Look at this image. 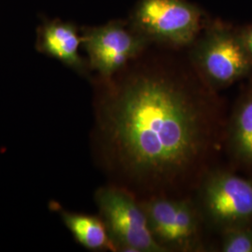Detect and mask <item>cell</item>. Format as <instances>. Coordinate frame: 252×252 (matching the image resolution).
Returning <instances> with one entry per match:
<instances>
[{
  "label": "cell",
  "mask_w": 252,
  "mask_h": 252,
  "mask_svg": "<svg viewBox=\"0 0 252 252\" xmlns=\"http://www.w3.org/2000/svg\"><path fill=\"white\" fill-rule=\"evenodd\" d=\"M239 33L244 46L252 59V25L245 27L242 30H239Z\"/></svg>",
  "instance_id": "obj_12"
},
{
  "label": "cell",
  "mask_w": 252,
  "mask_h": 252,
  "mask_svg": "<svg viewBox=\"0 0 252 252\" xmlns=\"http://www.w3.org/2000/svg\"><path fill=\"white\" fill-rule=\"evenodd\" d=\"M128 65L102 81L97 103V136L113 184L138 199L191 196L223 150L225 106L193 68Z\"/></svg>",
  "instance_id": "obj_1"
},
{
  "label": "cell",
  "mask_w": 252,
  "mask_h": 252,
  "mask_svg": "<svg viewBox=\"0 0 252 252\" xmlns=\"http://www.w3.org/2000/svg\"><path fill=\"white\" fill-rule=\"evenodd\" d=\"M81 42L77 27L59 19L46 21L37 30L36 48L40 53L57 59L78 72L84 73L86 63L80 54Z\"/></svg>",
  "instance_id": "obj_9"
},
{
  "label": "cell",
  "mask_w": 252,
  "mask_h": 252,
  "mask_svg": "<svg viewBox=\"0 0 252 252\" xmlns=\"http://www.w3.org/2000/svg\"><path fill=\"white\" fill-rule=\"evenodd\" d=\"M220 236V252H252V226L229 229Z\"/></svg>",
  "instance_id": "obj_11"
},
{
  "label": "cell",
  "mask_w": 252,
  "mask_h": 252,
  "mask_svg": "<svg viewBox=\"0 0 252 252\" xmlns=\"http://www.w3.org/2000/svg\"><path fill=\"white\" fill-rule=\"evenodd\" d=\"M191 197L210 231L220 234L236 227L252 226V180L231 168H211Z\"/></svg>",
  "instance_id": "obj_2"
},
{
  "label": "cell",
  "mask_w": 252,
  "mask_h": 252,
  "mask_svg": "<svg viewBox=\"0 0 252 252\" xmlns=\"http://www.w3.org/2000/svg\"><path fill=\"white\" fill-rule=\"evenodd\" d=\"M81 45L86 51L91 68L102 81H109L139 58L151 42L122 21H112L82 31Z\"/></svg>",
  "instance_id": "obj_7"
},
{
  "label": "cell",
  "mask_w": 252,
  "mask_h": 252,
  "mask_svg": "<svg viewBox=\"0 0 252 252\" xmlns=\"http://www.w3.org/2000/svg\"><path fill=\"white\" fill-rule=\"evenodd\" d=\"M189 61L199 77L217 92L252 74V59L239 30L222 23L211 25L196 38Z\"/></svg>",
  "instance_id": "obj_3"
},
{
  "label": "cell",
  "mask_w": 252,
  "mask_h": 252,
  "mask_svg": "<svg viewBox=\"0 0 252 252\" xmlns=\"http://www.w3.org/2000/svg\"><path fill=\"white\" fill-rule=\"evenodd\" d=\"M64 225L75 240L82 247L94 252H115L107 227L100 217L69 212L60 209Z\"/></svg>",
  "instance_id": "obj_10"
},
{
  "label": "cell",
  "mask_w": 252,
  "mask_h": 252,
  "mask_svg": "<svg viewBox=\"0 0 252 252\" xmlns=\"http://www.w3.org/2000/svg\"><path fill=\"white\" fill-rule=\"evenodd\" d=\"M94 198L115 252H163L134 193L112 183L97 189Z\"/></svg>",
  "instance_id": "obj_5"
},
{
  "label": "cell",
  "mask_w": 252,
  "mask_h": 252,
  "mask_svg": "<svg viewBox=\"0 0 252 252\" xmlns=\"http://www.w3.org/2000/svg\"><path fill=\"white\" fill-rule=\"evenodd\" d=\"M203 12L187 0H139L130 25L151 43L183 48L192 45L202 29Z\"/></svg>",
  "instance_id": "obj_6"
},
{
  "label": "cell",
  "mask_w": 252,
  "mask_h": 252,
  "mask_svg": "<svg viewBox=\"0 0 252 252\" xmlns=\"http://www.w3.org/2000/svg\"><path fill=\"white\" fill-rule=\"evenodd\" d=\"M153 238L163 252H205L207 228L192 197L139 199Z\"/></svg>",
  "instance_id": "obj_4"
},
{
  "label": "cell",
  "mask_w": 252,
  "mask_h": 252,
  "mask_svg": "<svg viewBox=\"0 0 252 252\" xmlns=\"http://www.w3.org/2000/svg\"><path fill=\"white\" fill-rule=\"evenodd\" d=\"M223 151L231 169L252 180V83L239 95L227 118Z\"/></svg>",
  "instance_id": "obj_8"
}]
</instances>
